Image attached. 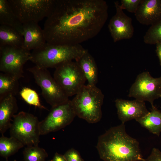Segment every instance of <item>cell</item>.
<instances>
[{
    "label": "cell",
    "mask_w": 161,
    "mask_h": 161,
    "mask_svg": "<svg viewBox=\"0 0 161 161\" xmlns=\"http://www.w3.org/2000/svg\"><path fill=\"white\" fill-rule=\"evenodd\" d=\"M103 0H56L43 29L46 42L76 45L100 32L108 18Z\"/></svg>",
    "instance_id": "cell-1"
},
{
    "label": "cell",
    "mask_w": 161,
    "mask_h": 161,
    "mask_svg": "<svg viewBox=\"0 0 161 161\" xmlns=\"http://www.w3.org/2000/svg\"><path fill=\"white\" fill-rule=\"evenodd\" d=\"M96 148L103 161H144L138 141L126 133L124 124L100 136Z\"/></svg>",
    "instance_id": "cell-2"
},
{
    "label": "cell",
    "mask_w": 161,
    "mask_h": 161,
    "mask_svg": "<svg viewBox=\"0 0 161 161\" xmlns=\"http://www.w3.org/2000/svg\"><path fill=\"white\" fill-rule=\"evenodd\" d=\"M87 52L80 44L57 45L46 42L32 50L30 61L41 67L55 68L62 63L75 61Z\"/></svg>",
    "instance_id": "cell-3"
},
{
    "label": "cell",
    "mask_w": 161,
    "mask_h": 161,
    "mask_svg": "<svg viewBox=\"0 0 161 161\" xmlns=\"http://www.w3.org/2000/svg\"><path fill=\"white\" fill-rule=\"evenodd\" d=\"M75 95L71 101L76 116L90 123L100 121L104 98L101 90L96 86L85 85Z\"/></svg>",
    "instance_id": "cell-4"
},
{
    "label": "cell",
    "mask_w": 161,
    "mask_h": 161,
    "mask_svg": "<svg viewBox=\"0 0 161 161\" xmlns=\"http://www.w3.org/2000/svg\"><path fill=\"white\" fill-rule=\"evenodd\" d=\"M10 128V137L24 146L38 145L41 135L37 117L23 111L13 117Z\"/></svg>",
    "instance_id": "cell-5"
},
{
    "label": "cell",
    "mask_w": 161,
    "mask_h": 161,
    "mask_svg": "<svg viewBox=\"0 0 161 161\" xmlns=\"http://www.w3.org/2000/svg\"><path fill=\"white\" fill-rule=\"evenodd\" d=\"M56 0H8L23 24L38 22L47 18L53 8Z\"/></svg>",
    "instance_id": "cell-6"
},
{
    "label": "cell",
    "mask_w": 161,
    "mask_h": 161,
    "mask_svg": "<svg viewBox=\"0 0 161 161\" xmlns=\"http://www.w3.org/2000/svg\"><path fill=\"white\" fill-rule=\"evenodd\" d=\"M27 70L32 74L35 81L41 89L42 96L52 107L63 104L69 100V97L47 69L35 65L28 68Z\"/></svg>",
    "instance_id": "cell-7"
},
{
    "label": "cell",
    "mask_w": 161,
    "mask_h": 161,
    "mask_svg": "<svg viewBox=\"0 0 161 161\" xmlns=\"http://www.w3.org/2000/svg\"><path fill=\"white\" fill-rule=\"evenodd\" d=\"M55 68L53 77L69 97L75 95L85 85L86 79L76 61L66 62Z\"/></svg>",
    "instance_id": "cell-8"
},
{
    "label": "cell",
    "mask_w": 161,
    "mask_h": 161,
    "mask_svg": "<svg viewBox=\"0 0 161 161\" xmlns=\"http://www.w3.org/2000/svg\"><path fill=\"white\" fill-rule=\"evenodd\" d=\"M30 51L23 47L0 46V71L19 79L23 77V66L31 59Z\"/></svg>",
    "instance_id": "cell-9"
},
{
    "label": "cell",
    "mask_w": 161,
    "mask_h": 161,
    "mask_svg": "<svg viewBox=\"0 0 161 161\" xmlns=\"http://www.w3.org/2000/svg\"><path fill=\"white\" fill-rule=\"evenodd\" d=\"M161 95V76L157 78L152 77L146 71L139 74L131 87L128 96L136 99L149 102L152 108L154 100Z\"/></svg>",
    "instance_id": "cell-10"
},
{
    "label": "cell",
    "mask_w": 161,
    "mask_h": 161,
    "mask_svg": "<svg viewBox=\"0 0 161 161\" xmlns=\"http://www.w3.org/2000/svg\"><path fill=\"white\" fill-rule=\"evenodd\" d=\"M76 116L71 100L52 107L48 115L40 122L41 135H46L64 128L70 124Z\"/></svg>",
    "instance_id": "cell-11"
},
{
    "label": "cell",
    "mask_w": 161,
    "mask_h": 161,
    "mask_svg": "<svg viewBox=\"0 0 161 161\" xmlns=\"http://www.w3.org/2000/svg\"><path fill=\"white\" fill-rule=\"evenodd\" d=\"M114 4L116 13L111 18L108 27L114 42H116L131 38L134 29L131 18L124 13L119 2L115 1Z\"/></svg>",
    "instance_id": "cell-12"
},
{
    "label": "cell",
    "mask_w": 161,
    "mask_h": 161,
    "mask_svg": "<svg viewBox=\"0 0 161 161\" xmlns=\"http://www.w3.org/2000/svg\"><path fill=\"white\" fill-rule=\"evenodd\" d=\"M115 102L118 117L122 123L142 117L149 112L145 102L136 99L129 100L118 98Z\"/></svg>",
    "instance_id": "cell-13"
},
{
    "label": "cell",
    "mask_w": 161,
    "mask_h": 161,
    "mask_svg": "<svg viewBox=\"0 0 161 161\" xmlns=\"http://www.w3.org/2000/svg\"><path fill=\"white\" fill-rule=\"evenodd\" d=\"M140 24L153 25L161 20V0H141L134 14Z\"/></svg>",
    "instance_id": "cell-14"
},
{
    "label": "cell",
    "mask_w": 161,
    "mask_h": 161,
    "mask_svg": "<svg viewBox=\"0 0 161 161\" xmlns=\"http://www.w3.org/2000/svg\"><path fill=\"white\" fill-rule=\"evenodd\" d=\"M23 48L30 51L38 49L46 43L43 30L38 23L30 22L23 24Z\"/></svg>",
    "instance_id": "cell-15"
},
{
    "label": "cell",
    "mask_w": 161,
    "mask_h": 161,
    "mask_svg": "<svg viewBox=\"0 0 161 161\" xmlns=\"http://www.w3.org/2000/svg\"><path fill=\"white\" fill-rule=\"evenodd\" d=\"M18 110L14 96L9 95L0 98V133L1 135L10 129L12 119Z\"/></svg>",
    "instance_id": "cell-16"
},
{
    "label": "cell",
    "mask_w": 161,
    "mask_h": 161,
    "mask_svg": "<svg viewBox=\"0 0 161 161\" xmlns=\"http://www.w3.org/2000/svg\"><path fill=\"white\" fill-rule=\"evenodd\" d=\"M75 61L83 72L87 81V85L96 86L98 81V69L93 56L88 52Z\"/></svg>",
    "instance_id": "cell-17"
},
{
    "label": "cell",
    "mask_w": 161,
    "mask_h": 161,
    "mask_svg": "<svg viewBox=\"0 0 161 161\" xmlns=\"http://www.w3.org/2000/svg\"><path fill=\"white\" fill-rule=\"evenodd\" d=\"M0 24L11 27L22 35L23 24L7 0H0Z\"/></svg>",
    "instance_id": "cell-18"
},
{
    "label": "cell",
    "mask_w": 161,
    "mask_h": 161,
    "mask_svg": "<svg viewBox=\"0 0 161 161\" xmlns=\"http://www.w3.org/2000/svg\"><path fill=\"white\" fill-rule=\"evenodd\" d=\"M143 127L159 136L161 132V112L155 106L144 116L135 120Z\"/></svg>",
    "instance_id": "cell-19"
},
{
    "label": "cell",
    "mask_w": 161,
    "mask_h": 161,
    "mask_svg": "<svg viewBox=\"0 0 161 161\" xmlns=\"http://www.w3.org/2000/svg\"><path fill=\"white\" fill-rule=\"evenodd\" d=\"M23 35L14 28L6 25H0V46L23 47Z\"/></svg>",
    "instance_id": "cell-20"
},
{
    "label": "cell",
    "mask_w": 161,
    "mask_h": 161,
    "mask_svg": "<svg viewBox=\"0 0 161 161\" xmlns=\"http://www.w3.org/2000/svg\"><path fill=\"white\" fill-rule=\"evenodd\" d=\"M18 79L7 74L0 73V98L12 95L15 96L18 92Z\"/></svg>",
    "instance_id": "cell-21"
},
{
    "label": "cell",
    "mask_w": 161,
    "mask_h": 161,
    "mask_svg": "<svg viewBox=\"0 0 161 161\" xmlns=\"http://www.w3.org/2000/svg\"><path fill=\"white\" fill-rule=\"evenodd\" d=\"M24 146L13 137H8L1 135L0 137V156L6 159H8Z\"/></svg>",
    "instance_id": "cell-22"
},
{
    "label": "cell",
    "mask_w": 161,
    "mask_h": 161,
    "mask_svg": "<svg viewBox=\"0 0 161 161\" xmlns=\"http://www.w3.org/2000/svg\"><path fill=\"white\" fill-rule=\"evenodd\" d=\"M23 154L24 161H45L48 156L46 150L38 145L26 146Z\"/></svg>",
    "instance_id": "cell-23"
},
{
    "label": "cell",
    "mask_w": 161,
    "mask_h": 161,
    "mask_svg": "<svg viewBox=\"0 0 161 161\" xmlns=\"http://www.w3.org/2000/svg\"><path fill=\"white\" fill-rule=\"evenodd\" d=\"M143 41L149 44L161 43V20L151 26L144 36Z\"/></svg>",
    "instance_id": "cell-24"
},
{
    "label": "cell",
    "mask_w": 161,
    "mask_h": 161,
    "mask_svg": "<svg viewBox=\"0 0 161 161\" xmlns=\"http://www.w3.org/2000/svg\"><path fill=\"white\" fill-rule=\"evenodd\" d=\"M20 94L22 99L27 103L40 109H46L41 104L38 95L35 90L24 87L21 90Z\"/></svg>",
    "instance_id": "cell-25"
},
{
    "label": "cell",
    "mask_w": 161,
    "mask_h": 161,
    "mask_svg": "<svg viewBox=\"0 0 161 161\" xmlns=\"http://www.w3.org/2000/svg\"><path fill=\"white\" fill-rule=\"evenodd\" d=\"M141 0H121L120 6L123 10L125 9L128 12L134 13L137 10Z\"/></svg>",
    "instance_id": "cell-26"
},
{
    "label": "cell",
    "mask_w": 161,
    "mask_h": 161,
    "mask_svg": "<svg viewBox=\"0 0 161 161\" xmlns=\"http://www.w3.org/2000/svg\"><path fill=\"white\" fill-rule=\"evenodd\" d=\"M63 155L66 161H84L79 152L73 148L67 150Z\"/></svg>",
    "instance_id": "cell-27"
},
{
    "label": "cell",
    "mask_w": 161,
    "mask_h": 161,
    "mask_svg": "<svg viewBox=\"0 0 161 161\" xmlns=\"http://www.w3.org/2000/svg\"><path fill=\"white\" fill-rule=\"evenodd\" d=\"M144 161H161V151L158 148H153L150 155Z\"/></svg>",
    "instance_id": "cell-28"
},
{
    "label": "cell",
    "mask_w": 161,
    "mask_h": 161,
    "mask_svg": "<svg viewBox=\"0 0 161 161\" xmlns=\"http://www.w3.org/2000/svg\"><path fill=\"white\" fill-rule=\"evenodd\" d=\"M52 160V161H66L64 155L57 152L55 153Z\"/></svg>",
    "instance_id": "cell-29"
},
{
    "label": "cell",
    "mask_w": 161,
    "mask_h": 161,
    "mask_svg": "<svg viewBox=\"0 0 161 161\" xmlns=\"http://www.w3.org/2000/svg\"><path fill=\"white\" fill-rule=\"evenodd\" d=\"M156 45V52L159 59L160 65L161 66V43H157Z\"/></svg>",
    "instance_id": "cell-30"
},
{
    "label": "cell",
    "mask_w": 161,
    "mask_h": 161,
    "mask_svg": "<svg viewBox=\"0 0 161 161\" xmlns=\"http://www.w3.org/2000/svg\"><path fill=\"white\" fill-rule=\"evenodd\" d=\"M6 161H8V159H6ZM14 161H17L16 160H15Z\"/></svg>",
    "instance_id": "cell-31"
},
{
    "label": "cell",
    "mask_w": 161,
    "mask_h": 161,
    "mask_svg": "<svg viewBox=\"0 0 161 161\" xmlns=\"http://www.w3.org/2000/svg\"><path fill=\"white\" fill-rule=\"evenodd\" d=\"M47 161H52V160H48Z\"/></svg>",
    "instance_id": "cell-32"
},
{
    "label": "cell",
    "mask_w": 161,
    "mask_h": 161,
    "mask_svg": "<svg viewBox=\"0 0 161 161\" xmlns=\"http://www.w3.org/2000/svg\"><path fill=\"white\" fill-rule=\"evenodd\" d=\"M160 98H161V96H160Z\"/></svg>",
    "instance_id": "cell-33"
}]
</instances>
